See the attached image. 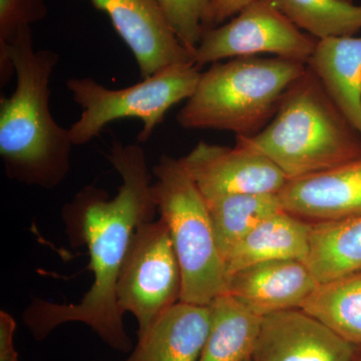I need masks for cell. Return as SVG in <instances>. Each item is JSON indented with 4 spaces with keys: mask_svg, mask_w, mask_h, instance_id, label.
Returning a JSON list of instances; mask_svg holds the SVG:
<instances>
[{
    "mask_svg": "<svg viewBox=\"0 0 361 361\" xmlns=\"http://www.w3.org/2000/svg\"><path fill=\"white\" fill-rule=\"evenodd\" d=\"M108 159L122 178L116 196L110 198L104 190L90 185L63 210L71 243L87 247L94 282L78 304L33 300L23 313V323L35 341H44L66 323L80 322L114 350L128 353L134 348L116 302V283L135 230L153 221L158 211L154 175L139 142H114Z\"/></svg>",
    "mask_w": 361,
    "mask_h": 361,
    "instance_id": "1",
    "label": "cell"
},
{
    "mask_svg": "<svg viewBox=\"0 0 361 361\" xmlns=\"http://www.w3.org/2000/svg\"><path fill=\"white\" fill-rule=\"evenodd\" d=\"M110 18L123 42L132 51L141 78L177 63H194L180 44L156 0H90Z\"/></svg>",
    "mask_w": 361,
    "mask_h": 361,
    "instance_id": "11",
    "label": "cell"
},
{
    "mask_svg": "<svg viewBox=\"0 0 361 361\" xmlns=\"http://www.w3.org/2000/svg\"><path fill=\"white\" fill-rule=\"evenodd\" d=\"M245 361H252V360H251V358H249V360H247Z\"/></svg>",
    "mask_w": 361,
    "mask_h": 361,
    "instance_id": "27",
    "label": "cell"
},
{
    "mask_svg": "<svg viewBox=\"0 0 361 361\" xmlns=\"http://www.w3.org/2000/svg\"><path fill=\"white\" fill-rule=\"evenodd\" d=\"M361 348L297 308L261 317L252 361H356Z\"/></svg>",
    "mask_w": 361,
    "mask_h": 361,
    "instance_id": "10",
    "label": "cell"
},
{
    "mask_svg": "<svg viewBox=\"0 0 361 361\" xmlns=\"http://www.w3.org/2000/svg\"><path fill=\"white\" fill-rule=\"evenodd\" d=\"M304 32L315 39L355 37L361 30V6L351 0H272Z\"/></svg>",
    "mask_w": 361,
    "mask_h": 361,
    "instance_id": "21",
    "label": "cell"
},
{
    "mask_svg": "<svg viewBox=\"0 0 361 361\" xmlns=\"http://www.w3.org/2000/svg\"><path fill=\"white\" fill-rule=\"evenodd\" d=\"M307 66L361 137V37L318 40Z\"/></svg>",
    "mask_w": 361,
    "mask_h": 361,
    "instance_id": "16",
    "label": "cell"
},
{
    "mask_svg": "<svg viewBox=\"0 0 361 361\" xmlns=\"http://www.w3.org/2000/svg\"><path fill=\"white\" fill-rule=\"evenodd\" d=\"M306 65L290 59L246 56L213 63L176 120L187 130H218L236 137L261 132Z\"/></svg>",
    "mask_w": 361,
    "mask_h": 361,
    "instance_id": "4",
    "label": "cell"
},
{
    "mask_svg": "<svg viewBox=\"0 0 361 361\" xmlns=\"http://www.w3.org/2000/svg\"><path fill=\"white\" fill-rule=\"evenodd\" d=\"M16 322L6 311L0 312V361H20L14 348Z\"/></svg>",
    "mask_w": 361,
    "mask_h": 361,
    "instance_id": "24",
    "label": "cell"
},
{
    "mask_svg": "<svg viewBox=\"0 0 361 361\" xmlns=\"http://www.w3.org/2000/svg\"><path fill=\"white\" fill-rule=\"evenodd\" d=\"M204 199L236 194H278L286 176L269 159L240 145L199 142L180 159Z\"/></svg>",
    "mask_w": 361,
    "mask_h": 361,
    "instance_id": "9",
    "label": "cell"
},
{
    "mask_svg": "<svg viewBox=\"0 0 361 361\" xmlns=\"http://www.w3.org/2000/svg\"><path fill=\"white\" fill-rule=\"evenodd\" d=\"M153 196L179 261L180 301L209 305L227 292V274L208 207L180 159L163 155L154 166Z\"/></svg>",
    "mask_w": 361,
    "mask_h": 361,
    "instance_id": "5",
    "label": "cell"
},
{
    "mask_svg": "<svg viewBox=\"0 0 361 361\" xmlns=\"http://www.w3.org/2000/svg\"><path fill=\"white\" fill-rule=\"evenodd\" d=\"M236 144L269 159L288 180L320 174L361 156L360 133L308 66L264 129L236 137Z\"/></svg>",
    "mask_w": 361,
    "mask_h": 361,
    "instance_id": "3",
    "label": "cell"
},
{
    "mask_svg": "<svg viewBox=\"0 0 361 361\" xmlns=\"http://www.w3.org/2000/svg\"><path fill=\"white\" fill-rule=\"evenodd\" d=\"M278 197L284 211L311 224L358 217L361 156L320 174L288 180Z\"/></svg>",
    "mask_w": 361,
    "mask_h": 361,
    "instance_id": "12",
    "label": "cell"
},
{
    "mask_svg": "<svg viewBox=\"0 0 361 361\" xmlns=\"http://www.w3.org/2000/svg\"><path fill=\"white\" fill-rule=\"evenodd\" d=\"M171 30L193 56L212 28V0H156Z\"/></svg>",
    "mask_w": 361,
    "mask_h": 361,
    "instance_id": "22",
    "label": "cell"
},
{
    "mask_svg": "<svg viewBox=\"0 0 361 361\" xmlns=\"http://www.w3.org/2000/svg\"><path fill=\"white\" fill-rule=\"evenodd\" d=\"M209 305L212 311V324L198 361L249 360L261 317L247 310L227 293L214 299Z\"/></svg>",
    "mask_w": 361,
    "mask_h": 361,
    "instance_id": "19",
    "label": "cell"
},
{
    "mask_svg": "<svg viewBox=\"0 0 361 361\" xmlns=\"http://www.w3.org/2000/svg\"><path fill=\"white\" fill-rule=\"evenodd\" d=\"M317 42L292 23L272 0H255L229 23L206 32L193 59L199 68L227 59L260 54L307 65Z\"/></svg>",
    "mask_w": 361,
    "mask_h": 361,
    "instance_id": "8",
    "label": "cell"
},
{
    "mask_svg": "<svg viewBox=\"0 0 361 361\" xmlns=\"http://www.w3.org/2000/svg\"><path fill=\"white\" fill-rule=\"evenodd\" d=\"M312 224L282 210L261 221L224 259L228 277L249 266L277 260L305 262Z\"/></svg>",
    "mask_w": 361,
    "mask_h": 361,
    "instance_id": "15",
    "label": "cell"
},
{
    "mask_svg": "<svg viewBox=\"0 0 361 361\" xmlns=\"http://www.w3.org/2000/svg\"><path fill=\"white\" fill-rule=\"evenodd\" d=\"M356 361H361V353H360V356H358L357 360H356Z\"/></svg>",
    "mask_w": 361,
    "mask_h": 361,
    "instance_id": "26",
    "label": "cell"
},
{
    "mask_svg": "<svg viewBox=\"0 0 361 361\" xmlns=\"http://www.w3.org/2000/svg\"><path fill=\"white\" fill-rule=\"evenodd\" d=\"M255 0H212V28L234 18Z\"/></svg>",
    "mask_w": 361,
    "mask_h": 361,
    "instance_id": "25",
    "label": "cell"
},
{
    "mask_svg": "<svg viewBox=\"0 0 361 361\" xmlns=\"http://www.w3.org/2000/svg\"><path fill=\"white\" fill-rule=\"evenodd\" d=\"M44 0H0V51L16 39L21 27L44 20Z\"/></svg>",
    "mask_w": 361,
    "mask_h": 361,
    "instance_id": "23",
    "label": "cell"
},
{
    "mask_svg": "<svg viewBox=\"0 0 361 361\" xmlns=\"http://www.w3.org/2000/svg\"><path fill=\"white\" fill-rule=\"evenodd\" d=\"M59 56L33 47L30 25L0 51L4 84L16 73L11 97L0 99V156L9 179L27 186L56 188L71 170L70 130L59 126L49 110V84Z\"/></svg>",
    "mask_w": 361,
    "mask_h": 361,
    "instance_id": "2",
    "label": "cell"
},
{
    "mask_svg": "<svg viewBox=\"0 0 361 361\" xmlns=\"http://www.w3.org/2000/svg\"><path fill=\"white\" fill-rule=\"evenodd\" d=\"M182 276L179 261L164 221L142 223L135 230L116 283L122 313L137 319L141 334L169 308L179 302Z\"/></svg>",
    "mask_w": 361,
    "mask_h": 361,
    "instance_id": "7",
    "label": "cell"
},
{
    "mask_svg": "<svg viewBox=\"0 0 361 361\" xmlns=\"http://www.w3.org/2000/svg\"><path fill=\"white\" fill-rule=\"evenodd\" d=\"M300 310L361 348V269L318 283Z\"/></svg>",
    "mask_w": 361,
    "mask_h": 361,
    "instance_id": "18",
    "label": "cell"
},
{
    "mask_svg": "<svg viewBox=\"0 0 361 361\" xmlns=\"http://www.w3.org/2000/svg\"><path fill=\"white\" fill-rule=\"evenodd\" d=\"M210 305L179 301L146 331L125 361H198L210 334Z\"/></svg>",
    "mask_w": 361,
    "mask_h": 361,
    "instance_id": "14",
    "label": "cell"
},
{
    "mask_svg": "<svg viewBox=\"0 0 361 361\" xmlns=\"http://www.w3.org/2000/svg\"><path fill=\"white\" fill-rule=\"evenodd\" d=\"M201 73L194 63H177L141 78L137 84L116 90L94 78H70L66 87L82 108L80 118L68 129L73 146L89 144L108 123L130 118L142 122L137 142L148 141L169 110L194 94Z\"/></svg>",
    "mask_w": 361,
    "mask_h": 361,
    "instance_id": "6",
    "label": "cell"
},
{
    "mask_svg": "<svg viewBox=\"0 0 361 361\" xmlns=\"http://www.w3.org/2000/svg\"><path fill=\"white\" fill-rule=\"evenodd\" d=\"M223 261L261 221L283 210L278 194H236L205 199Z\"/></svg>",
    "mask_w": 361,
    "mask_h": 361,
    "instance_id": "20",
    "label": "cell"
},
{
    "mask_svg": "<svg viewBox=\"0 0 361 361\" xmlns=\"http://www.w3.org/2000/svg\"><path fill=\"white\" fill-rule=\"evenodd\" d=\"M318 282L303 261L249 266L228 277L227 292L258 317L300 308Z\"/></svg>",
    "mask_w": 361,
    "mask_h": 361,
    "instance_id": "13",
    "label": "cell"
},
{
    "mask_svg": "<svg viewBox=\"0 0 361 361\" xmlns=\"http://www.w3.org/2000/svg\"><path fill=\"white\" fill-rule=\"evenodd\" d=\"M305 264L318 283L361 269V216L312 224Z\"/></svg>",
    "mask_w": 361,
    "mask_h": 361,
    "instance_id": "17",
    "label": "cell"
}]
</instances>
